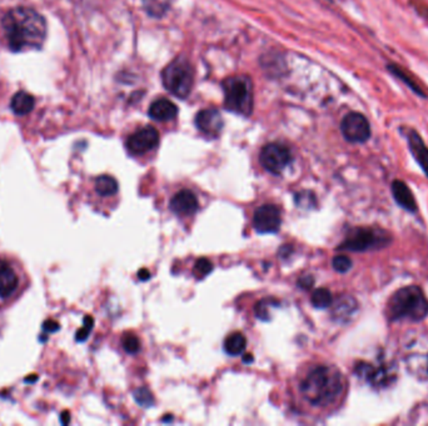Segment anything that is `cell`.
I'll return each instance as SVG.
<instances>
[{"instance_id": "6da1fadb", "label": "cell", "mask_w": 428, "mask_h": 426, "mask_svg": "<svg viewBox=\"0 0 428 426\" xmlns=\"http://www.w3.org/2000/svg\"><path fill=\"white\" fill-rule=\"evenodd\" d=\"M3 29L13 51L38 50L47 38V23L39 13L29 8H16L3 18Z\"/></svg>"}, {"instance_id": "7a4b0ae2", "label": "cell", "mask_w": 428, "mask_h": 426, "mask_svg": "<svg viewBox=\"0 0 428 426\" xmlns=\"http://www.w3.org/2000/svg\"><path fill=\"white\" fill-rule=\"evenodd\" d=\"M345 380L334 366L318 365L308 371L300 382V391L308 404L327 408L342 395Z\"/></svg>"}, {"instance_id": "3957f363", "label": "cell", "mask_w": 428, "mask_h": 426, "mask_svg": "<svg viewBox=\"0 0 428 426\" xmlns=\"http://www.w3.org/2000/svg\"><path fill=\"white\" fill-rule=\"evenodd\" d=\"M386 313L391 321L423 320L428 315V300L420 287H405L389 298Z\"/></svg>"}, {"instance_id": "277c9868", "label": "cell", "mask_w": 428, "mask_h": 426, "mask_svg": "<svg viewBox=\"0 0 428 426\" xmlns=\"http://www.w3.org/2000/svg\"><path fill=\"white\" fill-rule=\"evenodd\" d=\"M29 277L20 261L0 254V310L14 304L27 288Z\"/></svg>"}, {"instance_id": "5b68a950", "label": "cell", "mask_w": 428, "mask_h": 426, "mask_svg": "<svg viewBox=\"0 0 428 426\" xmlns=\"http://www.w3.org/2000/svg\"><path fill=\"white\" fill-rule=\"evenodd\" d=\"M224 104L233 113L250 115L253 109V88L247 77H232L224 80Z\"/></svg>"}, {"instance_id": "8992f818", "label": "cell", "mask_w": 428, "mask_h": 426, "mask_svg": "<svg viewBox=\"0 0 428 426\" xmlns=\"http://www.w3.org/2000/svg\"><path fill=\"white\" fill-rule=\"evenodd\" d=\"M163 85L169 93L178 96L187 98L193 88V70L190 63L185 61H173L161 74Z\"/></svg>"}, {"instance_id": "52a82bcc", "label": "cell", "mask_w": 428, "mask_h": 426, "mask_svg": "<svg viewBox=\"0 0 428 426\" xmlns=\"http://www.w3.org/2000/svg\"><path fill=\"white\" fill-rule=\"evenodd\" d=\"M391 243V237L382 229L372 227H357L347 235L345 242L339 244V250L350 251H368V250L381 249Z\"/></svg>"}, {"instance_id": "ba28073f", "label": "cell", "mask_w": 428, "mask_h": 426, "mask_svg": "<svg viewBox=\"0 0 428 426\" xmlns=\"http://www.w3.org/2000/svg\"><path fill=\"white\" fill-rule=\"evenodd\" d=\"M259 159L266 170L272 174H281L292 161V154L286 145L272 143L262 149Z\"/></svg>"}, {"instance_id": "9c48e42d", "label": "cell", "mask_w": 428, "mask_h": 426, "mask_svg": "<svg viewBox=\"0 0 428 426\" xmlns=\"http://www.w3.org/2000/svg\"><path fill=\"white\" fill-rule=\"evenodd\" d=\"M341 132L350 143H366L371 138V127L367 118L360 113H350L343 118Z\"/></svg>"}, {"instance_id": "30bf717a", "label": "cell", "mask_w": 428, "mask_h": 426, "mask_svg": "<svg viewBox=\"0 0 428 426\" xmlns=\"http://www.w3.org/2000/svg\"><path fill=\"white\" fill-rule=\"evenodd\" d=\"M282 224V216L279 206L273 204L262 205L253 216V227L261 234L277 232Z\"/></svg>"}, {"instance_id": "8fae6325", "label": "cell", "mask_w": 428, "mask_h": 426, "mask_svg": "<svg viewBox=\"0 0 428 426\" xmlns=\"http://www.w3.org/2000/svg\"><path fill=\"white\" fill-rule=\"evenodd\" d=\"M159 144V133L153 127H145L127 139V149L133 155H142L157 148Z\"/></svg>"}, {"instance_id": "7c38bea8", "label": "cell", "mask_w": 428, "mask_h": 426, "mask_svg": "<svg viewBox=\"0 0 428 426\" xmlns=\"http://www.w3.org/2000/svg\"><path fill=\"white\" fill-rule=\"evenodd\" d=\"M198 198L192 190L183 189L176 194L171 200V209L179 216L193 215L198 211Z\"/></svg>"}, {"instance_id": "4fadbf2b", "label": "cell", "mask_w": 428, "mask_h": 426, "mask_svg": "<svg viewBox=\"0 0 428 426\" xmlns=\"http://www.w3.org/2000/svg\"><path fill=\"white\" fill-rule=\"evenodd\" d=\"M195 125L208 137H217L222 132L223 118L216 109L200 111L195 118Z\"/></svg>"}, {"instance_id": "5bb4252c", "label": "cell", "mask_w": 428, "mask_h": 426, "mask_svg": "<svg viewBox=\"0 0 428 426\" xmlns=\"http://www.w3.org/2000/svg\"><path fill=\"white\" fill-rule=\"evenodd\" d=\"M407 142H408V148L411 150L413 158L416 159L418 165L421 166L423 173L428 177V148L424 144L422 138L418 135L415 130L408 129L406 132Z\"/></svg>"}, {"instance_id": "9a60e30c", "label": "cell", "mask_w": 428, "mask_h": 426, "mask_svg": "<svg viewBox=\"0 0 428 426\" xmlns=\"http://www.w3.org/2000/svg\"><path fill=\"white\" fill-rule=\"evenodd\" d=\"M392 195L395 198L396 203L403 208L405 211L410 213H416L417 211V203L413 196L411 189L407 187V184L402 180H395L392 183Z\"/></svg>"}, {"instance_id": "2e32d148", "label": "cell", "mask_w": 428, "mask_h": 426, "mask_svg": "<svg viewBox=\"0 0 428 426\" xmlns=\"http://www.w3.org/2000/svg\"><path fill=\"white\" fill-rule=\"evenodd\" d=\"M356 372L361 377L367 379L372 385H384L389 384L391 374L384 368H374L371 364L361 363L356 366Z\"/></svg>"}, {"instance_id": "e0dca14e", "label": "cell", "mask_w": 428, "mask_h": 426, "mask_svg": "<svg viewBox=\"0 0 428 426\" xmlns=\"http://www.w3.org/2000/svg\"><path fill=\"white\" fill-rule=\"evenodd\" d=\"M177 111H178V108L176 106V104H173L171 100L159 99L150 106L148 114L153 120H157V122H168L177 115Z\"/></svg>"}, {"instance_id": "ac0fdd59", "label": "cell", "mask_w": 428, "mask_h": 426, "mask_svg": "<svg viewBox=\"0 0 428 426\" xmlns=\"http://www.w3.org/2000/svg\"><path fill=\"white\" fill-rule=\"evenodd\" d=\"M357 309H358V304H357L356 299L346 295L334 301L332 315L336 320L346 322V321L350 320V316L356 313Z\"/></svg>"}, {"instance_id": "d6986e66", "label": "cell", "mask_w": 428, "mask_h": 426, "mask_svg": "<svg viewBox=\"0 0 428 426\" xmlns=\"http://www.w3.org/2000/svg\"><path fill=\"white\" fill-rule=\"evenodd\" d=\"M34 104H35V101L32 95L25 92H19L11 99V111H14L17 115H27L33 111Z\"/></svg>"}, {"instance_id": "ffe728a7", "label": "cell", "mask_w": 428, "mask_h": 426, "mask_svg": "<svg viewBox=\"0 0 428 426\" xmlns=\"http://www.w3.org/2000/svg\"><path fill=\"white\" fill-rule=\"evenodd\" d=\"M247 345V340L242 332H236L229 334L227 339L224 340V350L228 355L237 356V355L243 354Z\"/></svg>"}, {"instance_id": "44dd1931", "label": "cell", "mask_w": 428, "mask_h": 426, "mask_svg": "<svg viewBox=\"0 0 428 426\" xmlns=\"http://www.w3.org/2000/svg\"><path fill=\"white\" fill-rule=\"evenodd\" d=\"M95 192L100 196H113L118 192L117 180L109 175H102L95 179Z\"/></svg>"}, {"instance_id": "7402d4cb", "label": "cell", "mask_w": 428, "mask_h": 426, "mask_svg": "<svg viewBox=\"0 0 428 426\" xmlns=\"http://www.w3.org/2000/svg\"><path fill=\"white\" fill-rule=\"evenodd\" d=\"M311 303L317 309H326L334 304V296L329 289L319 288L312 294Z\"/></svg>"}, {"instance_id": "603a6c76", "label": "cell", "mask_w": 428, "mask_h": 426, "mask_svg": "<svg viewBox=\"0 0 428 426\" xmlns=\"http://www.w3.org/2000/svg\"><path fill=\"white\" fill-rule=\"evenodd\" d=\"M143 6L152 17H161L171 6V0H143Z\"/></svg>"}, {"instance_id": "cb8c5ba5", "label": "cell", "mask_w": 428, "mask_h": 426, "mask_svg": "<svg viewBox=\"0 0 428 426\" xmlns=\"http://www.w3.org/2000/svg\"><path fill=\"white\" fill-rule=\"evenodd\" d=\"M389 69V72L392 74V75H395L396 77H398L400 80H402L403 83L406 84L407 87H410V88L416 93V94L421 95V96H424L423 94L422 89L418 87L417 84L415 83L413 80H412L411 77H408V74H407L403 69H401L400 67H397V65H393V64H391L387 67Z\"/></svg>"}, {"instance_id": "d4e9b609", "label": "cell", "mask_w": 428, "mask_h": 426, "mask_svg": "<svg viewBox=\"0 0 428 426\" xmlns=\"http://www.w3.org/2000/svg\"><path fill=\"white\" fill-rule=\"evenodd\" d=\"M134 399H135V401H137L140 406H143V408H150L152 405L154 404L153 394L150 393L147 387L137 389V390L134 391Z\"/></svg>"}, {"instance_id": "484cf974", "label": "cell", "mask_w": 428, "mask_h": 426, "mask_svg": "<svg viewBox=\"0 0 428 426\" xmlns=\"http://www.w3.org/2000/svg\"><path fill=\"white\" fill-rule=\"evenodd\" d=\"M123 348L128 354H137L140 350V340L134 334H126L122 339Z\"/></svg>"}, {"instance_id": "4316f807", "label": "cell", "mask_w": 428, "mask_h": 426, "mask_svg": "<svg viewBox=\"0 0 428 426\" xmlns=\"http://www.w3.org/2000/svg\"><path fill=\"white\" fill-rule=\"evenodd\" d=\"M332 266H334V270L343 274L352 268V261L346 255H337V256H334V261H332Z\"/></svg>"}, {"instance_id": "83f0119b", "label": "cell", "mask_w": 428, "mask_h": 426, "mask_svg": "<svg viewBox=\"0 0 428 426\" xmlns=\"http://www.w3.org/2000/svg\"><path fill=\"white\" fill-rule=\"evenodd\" d=\"M314 201H316L314 194L311 192H300L295 194V204L300 208H313Z\"/></svg>"}, {"instance_id": "f1b7e54d", "label": "cell", "mask_w": 428, "mask_h": 426, "mask_svg": "<svg viewBox=\"0 0 428 426\" xmlns=\"http://www.w3.org/2000/svg\"><path fill=\"white\" fill-rule=\"evenodd\" d=\"M195 271L198 277H207L208 274H211L212 271H213V264H212V261L209 259L200 258L195 263Z\"/></svg>"}, {"instance_id": "f546056e", "label": "cell", "mask_w": 428, "mask_h": 426, "mask_svg": "<svg viewBox=\"0 0 428 426\" xmlns=\"http://www.w3.org/2000/svg\"><path fill=\"white\" fill-rule=\"evenodd\" d=\"M256 315L261 320H271V313H269V305L267 300H261L256 305Z\"/></svg>"}, {"instance_id": "4dcf8cb0", "label": "cell", "mask_w": 428, "mask_h": 426, "mask_svg": "<svg viewBox=\"0 0 428 426\" xmlns=\"http://www.w3.org/2000/svg\"><path fill=\"white\" fill-rule=\"evenodd\" d=\"M84 322H85V325H84L83 329H80V330L77 332V339H78L79 342H84L85 339L88 338L90 332L92 330V327H93V319L90 318V316L85 318Z\"/></svg>"}, {"instance_id": "1f68e13d", "label": "cell", "mask_w": 428, "mask_h": 426, "mask_svg": "<svg viewBox=\"0 0 428 426\" xmlns=\"http://www.w3.org/2000/svg\"><path fill=\"white\" fill-rule=\"evenodd\" d=\"M313 284H314V279L311 277V275H307V277H300V280H298V285H300L302 289H310L313 287Z\"/></svg>"}, {"instance_id": "d6a6232c", "label": "cell", "mask_w": 428, "mask_h": 426, "mask_svg": "<svg viewBox=\"0 0 428 426\" xmlns=\"http://www.w3.org/2000/svg\"><path fill=\"white\" fill-rule=\"evenodd\" d=\"M138 277H140V280H148L150 279V271L148 269H140L138 271Z\"/></svg>"}, {"instance_id": "836d02e7", "label": "cell", "mask_w": 428, "mask_h": 426, "mask_svg": "<svg viewBox=\"0 0 428 426\" xmlns=\"http://www.w3.org/2000/svg\"><path fill=\"white\" fill-rule=\"evenodd\" d=\"M253 355L252 354H245L243 355V363L245 364H250V363H253Z\"/></svg>"}]
</instances>
